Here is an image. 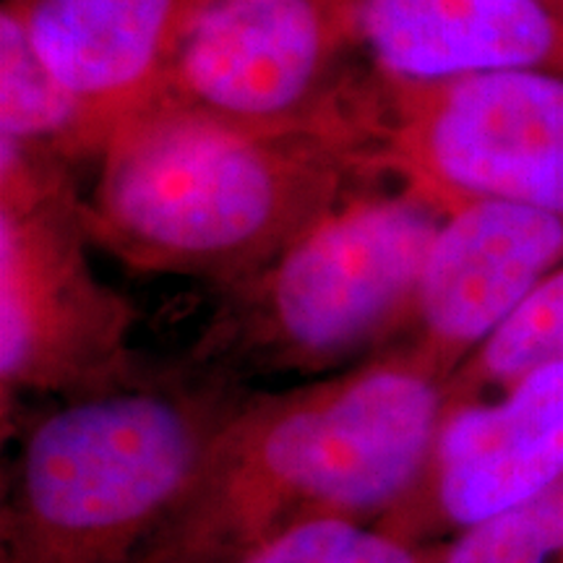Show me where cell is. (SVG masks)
<instances>
[{"label":"cell","instance_id":"cell-1","mask_svg":"<svg viewBox=\"0 0 563 563\" xmlns=\"http://www.w3.org/2000/svg\"><path fill=\"white\" fill-rule=\"evenodd\" d=\"M443 418L446 378L405 344L243 394L136 563H235L300 525L394 511L426 475Z\"/></svg>","mask_w":563,"mask_h":563},{"label":"cell","instance_id":"cell-2","mask_svg":"<svg viewBox=\"0 0 563 563\" xmlns=\"http://www.w3.org/2000/svg\"><path fill=\"white\" fill-rule=\"evenodd\" d=\"M81 199L95 249L139 274L243 285L373 180L334 141L144 112L112 133Z\"/></svg>","mask_w":563,"mask_h":563},{"label":"cell","instance_id":"cell-3","mask_svg":"<svg viewBox=\"0 0 563 563\" xmlns=\"http://www.w3.org/2000/svg\"><path fill=\"white\" fill-rule=\"evenodd\" d=\"M241 399L196 365L63 399L21 435L0 563H136Z\"/></svg>","mask_w":563,"mask_h":563},{"label":"cell","instance_id":"cell-4","mask_svg":"<svg viewBox=\"0 0 563 563\" xmlns=\"http://www.w3.org/2000/svg\"><path fill=\"white\" fill-rule=\"evenodd\" d=\"M365 180L243 285L217 292L191 352L232 382L245 371L321 373L399 340L446 207L407 180Z\"/></svg>","mask_w":563,"mask_h":563},{"label":"cell","instance_id":"cell-5","mask_svg":"<svg viewBox=\"0 0 563 563\" xmlns=\"http://www.w3.org/2000/svg\"><path fill=\"white\" fill-rule=\"evenodd\" d=\"M336 144L371 178L407 180L443 207L504 201L563 214V76L485 70L407 81L368 63L336 108Z\"/></svg>","mask_w":563,"mask_h":563},{"label":"cell","instance_id":"cell-6","mask_svg":"<svg viewBox=\"0 0 563 563\" xmlns=\"http://www.w3.org/2000/svg\"><path fill=\"white\" fill-rule=\"evenodd\" d=\"M66 162L0 141V399H63L154 376L133 350L136 306L97 277Z\"/></svg>","mask_w":563,"mask_h":563},{"label":"cell","instance_id":"cell-7","mask_svg":"<svg viewBox=\"0 0 563 563\" xmlns=\"http://www.w3.org/2000/svg\"><path fill=\"white\" fill-rule=\"evenodd\" d=\"M355 55L332 0H191L136 115L332 141L340 97L361 68Z\"/></svg>","mask_w":563,"mask_h":563},{"label":"cell","instance_id":"cell-8","mask_svg":"<svg viewBox=\"0 0 563 563\" xmlns=\"http://www.w3.org/2000/svg\"><path fill=\"white\" fill-rule=\"evenodd\" d=\"M563 266V214L504 201L446 209L422 266L405 344L443 378Z\"/></svg>","mask_w":563,"mask_h":563},{"label":"cell","instance_id":"cell-9","mask_svg":"<svg viewBox=\"0 0 563 563\" xmlns=\"http://www.w3.org/2000/svg\"><path fill=\"white\" fill-rule=\"evenodd\" d=\"M563 481V365L443 418L426 475L394 514L467 530Z\"/></svg>","mask_w":563,"mask_h":563},{"label":"cell","instance_id":"cell-10","mask_svg":"<svg viewBox=\"0 0 563 563\" xmlns=\"http://www.w3.org/2000/svg\"><path fill=\"white\" fill-rule=\"evenodd\" d=\"M371 68L435 81L485 70L563 76V16L545 0H332Z\"/></svg>","mask_w":563,"mask_h":563},{"label":"cell","instance_id":"cell-11","mask_svg":"<svg viewBox=\"0 0 563 563\" xmlns=\"http://www.w3.org/2000/svg\"><path fill=\"white\" fill-rule=\"evenodd\" d=\"M191 0H3L104 146L144 110ZM104 152V150H102Z\"/></svg>","mask_w":563,"mask_h":563},{"label":"cell","instance_id":"cell-12","mask_svg":"<svg viewBox=\"0 0 563 563\" xmlns=\"http://www.w3.org/2000/svg\"><path fill=\"white\" fill-rule=\"evenodd\" d=\"M0 141L74 167L100 159L102 133L76 95L47 68L21 21L0 9Z\"/></svg>","mask_w":563,"mask_h":563},{"label":"cell","instance_id":"cell-13","mask_svg":"<svg viewBox=\"0 0 563 563\" xmlns=\"http://www.w3.org/2000/svg\"><path fill=\"white\" fill-rule=\"evenodd\" d=\"M563 365V266L464 361L446 384V412Z\"/></svg>","mask_w":563,"mask_h":563},{"label":"cell","instance_id":"cell-14","mask_svg":"<svg viewBox=\"0 0 563 563\" xmlns=\"http://www.w3.org/2000/svg\"><path fill=\"white\" fill-rule=\"evenodd\" d=\"M441 563H563V481L462 530Z\"/></svg>","mask_w":563,"mask_h":563},{"label":"cell","instance_id":"cell-15","mask_svg":"<svg viewBox=\"0 0 563 563\" xmlns=\"http://www.w3.org/2000/svg\"><path fill=\"white\" fill-rule=\"evenodd\" d=\"M443 548L415 551L405 538L347 519H319L279 534L235 563H441Z\"/></svg>","mask_w":563,"mask_h":563},{"label":"cell","instance_id":"cell-16","mask_svg":"<svg viewBox=\"0 0 563 563\" xmlns=\"http://www.w3.org/2000/svg\"><path fill=\"white\" fill-rule=\"evenodd\" d=\"M545 3H548V5H553V9L559 11L561 16H563V0H545Z\"/></svg>","mask_w":563,"mask_h":563}]
</instances>
